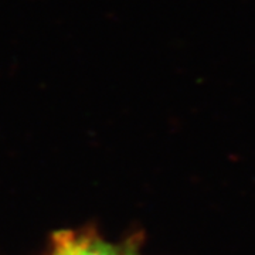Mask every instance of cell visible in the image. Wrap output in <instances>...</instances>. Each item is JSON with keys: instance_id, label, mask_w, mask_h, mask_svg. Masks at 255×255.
I'll return each mask as SVG.
<instances>
[{"instance_id": "obj_1", "label": "cell", "mask_w": 255, "mask_h": 255, "mask_svg": "<svg viewBox=\"0 0 255 255\" xmlns=\"http://www.w3.org/2000/svg\"><path fill=\"white\" fill-rule=\"evenodd\" d=\"M51 255H137L129 247L104 241L94 233L61 231L53 236Z\"/></svg>"}]
</instances>
